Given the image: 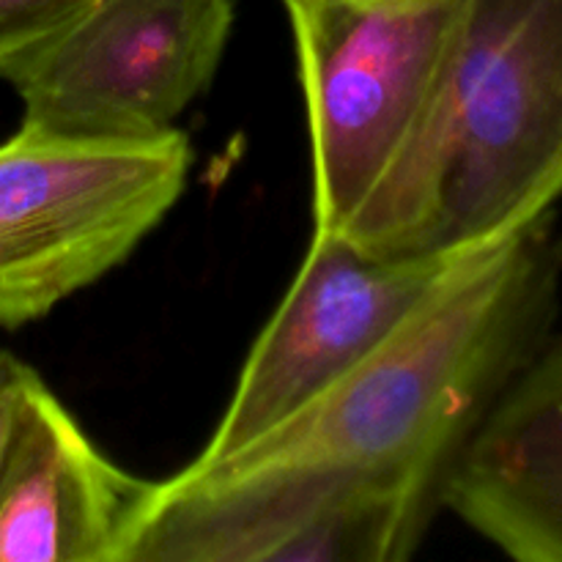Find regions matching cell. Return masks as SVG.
Returning a JSON list of instances; mask_svg holds the SVG:
<instances>
[{
  "instance_id": "obj_4",
  "label": "cell",
  "mask_w": 562,
  "mask_h": 562,
  "mask_svg": "<svg viewBox=\"0 0 562 562\" xmlns=\"http://www.w3.org/2000/svg\"><path fill=\"white\" fill-rule=\"evenodd\" d=\"M464 0H283L307 104L313 231H340L426 115Z\"/></svg>"
},
{
  "instance_id": "obj_10",
  "label": "cell",
  "mask_w": 562,
  "mask_h": 562,
  "mask_svg": "<svg viewBox=\"0 0 562 562\" xmlns=\"http://www.w3.org/2000/svg\"><path fill=\"white\" fill-rule=\"evenodd\" d=\"M33 373L36 371H33L27 362H22L20 357L11 355V351L0 349V461H3L5 442H9L16 404H20L22 390L31 382Z\"/></svg>"
},
{
  "instance_id": "obj_9",
  "label": "cell",
  "mask_w": 562,
  "mask_h": 562,
  "mask_svg": "<svg viewBox=\"0 0 562 562\" xmlns=\"http://www.w3.org/2000/svg\"><path fill=\"white\" fill-rule=\"evenodd\" d=\"M93 0H0V64L75 20Z\"/></svg>"
},
{
  "instance_id": "obj_1",
  "label": "cell",
  "mask_w": 562,
  "mask_h": 562,
  "mask_svg": "<svg viewBox=\"0 0 562 562\" xmlns=\"http://www.w3.org/2000/svg\"><path fill=\"white\" fill-rule=\"evenodd\" d=\"M554 212L461 252L409 316L245 448L159 481L130 562H404L461 453L552 338Z\"/></svg>"
},
{
  "instance_id": "obj_7",
  "label": "cell",
  "mask_w": 562,
  "mask_h": 562,
  "mask_svg": "<svg viewBox=\"0 0 562 562\" xmlns=\"http://www.w3.org/2000/svg\"><path fill=\"white\" fill-rule=\"evenodd\" d=\"M154 488L104 456L33 373L0 461V562H130Z\"/></svg>"
},
{
  "instance_id": "obj_2",
  "label": "cell",
  "mask_w": 562,
  "mask_h": 562,
  "mask_svg": "<svg viewBox=\"0 0 562 562\" xmlns=\"http://www.w3.org/2000/svg\"><path fill=\"white\" fill-rule=\"evenodd\" d=\"M560 198L562 0H464L420 126L340 234L448 261Z\"/></svg>"
},
{
  "instance_id": "obj_5",
  "label": "cell",
  "mask_w": 562,
  "mask_h": 562,
  "mask_svg": "<svg viewBox=\"0 0 562 562\" xmlns=\"http://www.w3.org/2000/svg\"><path fill=\"white\" fill-rule=\"evenodd\" d=\"M234 0H93L0 64L22 124L80 140H148L212 86Z\"/></svg>"
},
{
  "instance_id": "obj_6",
  "label": "cell",
  "mask_w": 562,
  "mask_h": 562,
  "mask_svg": "<svg viewBox=\"0 0 562 562\" xmlns=\"http://www.w3.org/2000/svg\"><path fill=\"white\" fill-rule=\"evenodd\" d=\"M456 258H384L340 231H313L195 461L245 448L338 382L409 316Z\"/></svg>"
},
{
  "instance_id": "obj_3",
  "label": "cell",
  "mask_w": 562,
  "mask_h": 562,
  "mask_svg": "<svg viewBox=\"0 0 562 562\" xmlns=\"http://www.w3.org/2000/svg\"><path fill=\"white\" fill-rule=\"evenodd\" d=\"M184 132L80 140L36 126L0 143V327L49 316L113 272L179 203Z\"/></svg>"
},
{
  "instance_id": "obj_8",
  "label": "cell",
  "mask_w": 562,
  "mask_h": 562,
  "mask_svg": "<svg viewBox=\"0 0 562 562\" xmlns=\"http://www.w3.org/2000/svg\"><path fill=\"white\" fill-rule=\"evenodd\" d=\"M445 508L519 562H562V335L514 379L461 453Z\"/></svg>"
}]
</instances>
